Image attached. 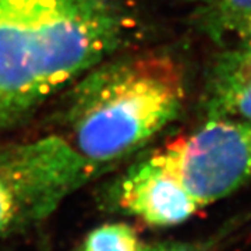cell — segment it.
Wrapping results in <instances>:
<instances>
[{
    "label": "cell",
    "mask_w": 251,
    "mask_h": 251,
    "mask_svg": "<svg viewBox=\"0 0 251 251\" xmlns=\"http://www.w3.org/2000/svg\"><path fill=\"white\" fill-rule=\"evenodd\" d=\"M206 95L209 117L251 122V42H239L218 57Z\"/></svg>",
    "instance_id": "6"
},
{
    "label": "cell",
    "mask_w": 251,
    "mask_h": 251,
    "mask_svg": "<svg viewBox=\"0 0 251 251\" xmlns=\"http://www.w3.org/2000/svg\"><path fill=\"white\" fill-rule=\"evenodd\" d=\"M95 172L72 144L59 137L0 148V177L25 218H44Z\"/></svg>",
    "instance_id": "4"
},
{
    "label": "cell",
    "mask_w": 251,
    "mask_h": 251,
    "mask_svg": "<svg viewBox=\"0 0 251 251\" xmlns=\"http://www.w3.org/2000/svg\"><path fill=\"white\" fill-rule=\"evenodd\" d=\"M138 234L130 225L112 222L92 229L84 237L78 251H143Z\"/></svg>",
    "instance_id": "7"
},
{
    "label": "cell",
    "mask_w": 251,
    "mask_h": 251,
    "mask_svg": "<svg viewBox=\"0 0 251 251\" xmlns=\"http://www.w3.org/2000/svg\"><path fill=\"white\" fill-rule=\"evenodd\" d=\"M24 221L23 209L11 188L0 177V237Z\"/></svg>",
    "instance_id": "8"
},
{
    "label": "cell",
    "mask_w": 251,
    "mask_h": 251,
    "mask_svg": "<svg viewBox=\"0 0 251 251\" xmlns=\"http://www.w3.org/2000/svg\"><path fill=\"white\" fill-rule=\"evenodd\" d=\"M143 251H201L181 243H156L151 246H144Z\"/></svg>",
    "instance_id": "9"
},
{
    "label": "cell",
    "mask_w": 251,
    "mask_h": 251,
    "mask_svg": "<svg viewBox=\"0 0 251 251\" xmlns=\"http://www.w3.org/2000/svg\"><path fill=\"white\" fill-rule=\"evenodd\" d=\"M196 1H200V3H202L205 6H211V4H214V3L219 1V0H196Z\"/></svg>",
    "instance_id": "11"
},
{
    "label": "cell",
    "mask_w": 251,
    "mask_h": 251,
    "mask_svg": "<svg viewBox=\"0 0 251 251\" xmlns=\"http://www.w3.org/2000/svg\"><path fill=\"white\" fill-rule=\"evenodd\" d=\"M73 92L69 143L92 171L119 162L148 143L181 109L177 67L161 57L97 64Z\"/></svg>",
    "instance_id": "2"
},
{
    "label": "cell",
    "mask_w": 251,
    "mask_h": 251,
    "mask_svg": "<svg viewBox=\"0 0 251 251\" xmlns=\"http://www.w3.org/2000/svg\"><path fill=\"white\" fill-rule=\"evenodd\" d=\"M14 115H16V112H13L11 109L7 108V106L0 100V127L3 125H6Z\"/></svg>",
    "instance_id": "10"
},
{
    "label": "cell",
    "mask_w": 251,
    "mask_h": 251,
    "mask_svg": "<svg viewBox=\"0 0 251 251\" xmlns=\"http://www.w3.org/2000/svg\"><path fill=\"white\" fill-rule=\"evenodd\" d=\"M127 28L112 0H0V100L32 106L110 56Z\"/></svg>",
    "instance_id": "1"
},
{
    "label": "cell",
    "mask_w": 251,
    "mask_h": 251,
    "mask_svg": "<svg viewBox=\"0 0 251 251\" xmlns=\"http://www.w3.org/2000/svg\"><path fill=\"white\" fill-rule=\"evenodd\" d=\"M152 156L201 208L237 191L251 179V122L209 117Z\"/></svg>",
    "instance_id": "3"
},
{
    "label": "cell",
    "mask_w": 251,
    "mask_h": 251,
    "mask_svg": "<svg viewBox=\"0 0 251 251\" xmlns=\"http://www.w3.org/2000/svg\"><path fill=\"white\" fill-rule=\"evenodd\" d=\"M117 206L152 227H171L202 209L188 191L152 155L137 163L119 181Z\"/></svg>",
    "instance_id": "5"
}]
</instances>
